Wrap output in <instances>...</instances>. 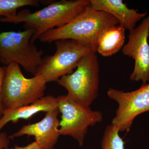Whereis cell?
<instances>
[{"label": "cell", "instance_id": "9a60e30c", "mask_svg": "<svg viewBox=\"0 0 149 149\" xmlns=\"http://www.w3.org/2000/svg\"><path fill=\"white\" fill-rule=\"evenodd\" d=\"M118 128L112 124L108 125L102 141V149H124L125 142L119 135Z\"/></svg>", "mask_w": 149, "mask_h": 149}, {"label": "cell", "instance_id": "e0dca14e", "mask_svg": "<svg viewBox=\"0 0 149 149\" xmlns=\"http://www.w3.org/2000/svg\"><path fill=\"white\" fill-rule=\"evenodd\" d=\"M10 144V140L6 133H0V149L8 148Z\"/></svg>", "mask_w": 149, "mask_h": 149}, {"label": "cell", "instance_id": "30bf717a", "mask_svg": "<svg viewBox=\"0 0 149 149\" xmlns=\"http://www.w3.org/2000/svg\"><path fill=\"white\" fill-rule=\"evenodd\" d=\"M58 107L46 112L45 117L39 122L24 125L20 130L8 136L13 139L27 135L35 137L37 141L44 149H54L61 136L59 132L60 113Z\"/></svg>", "mask_w": 149, "mask_h": 149}, {"label": "cell", "instance_id": "7c38bea8", "mask_svg": "<svg viewBox=\"0 0 149 149\" xmlns=\"http://www.w3.org/2000/svg\"><path fill=\"white\" fill-rule=\"evenodd\" d=\"M56 98L52 95L43 97L33 103L15 109H5L0 118V133L8 123H16L20 119H29L40 112H47L57 107Z\"/></svg>", "mask_w": 149, "mask_h": 149}, {"label": "cell", "instance_id": "2e32d148", "mask_svg": "<svg viewBox=\"0 0 149 149\" xmlns=\"http://www.w3.org/2000/svg\"><path fill=\"white\" fill-rule=\"evenodd\" d=\"M4 74V67L1 66L0 64V118L2 116L4 111L5 109L3 105L2 98V91Z\"/></svg>", "mask_w": 149, "mask_h": 149}, {"label": "cell", "instance_id": "3957f363", "mask_svg": "<svg viewBox=\"0 0 149 149\" xmlns=\"http://www.w3.org/2000/svg\"><path fill=\"white\" fill-rule=\"evenodd\" d=\"M4 68L2 98L5 109L27 105L44 97L47 83L44 77H25L16 63H10Z\"/></svg>", "mask_w": 149, "mask_h": 149}, {"label": "cell", "instance_id": "5b68a950", "mask_svg": "<svg viewBox=\"0 0 149 149\" xmlns=\"http://www.w3.org/2000/svg\"><path fill=\"white\" fill-rule=\"evenodd\" d=\"M34 29L0 33V63H12L21 66L26 72L35 75L42 60V51L31 42Z\"/></svg>", "mask_w": 149, "mask_h": 149}, {"label": "cell", "instance_id": "277c9868", "mask_svg": "<svg viewBox=\"0 0 149 149\" xmlns=\"http://www.w3.org/2000/svg\"><path fill=\"white\" fill-rule=\"evenodd\" d=\"M65 88L67 95L77 103L90 107L98 95L100 66L96 52L80 60L76 70L57 81Z\"/></svg>", "mask_w": 149, "mask_h": 149}, {"label": "cell", "instance_id": "6da1fadb", "mask_svg": "<svg viewBox=\"0 0 149 149\" xmlns=\"http://www.w3.org/2000/svg\"><path fill=\"white\" fill-rule=\"evenodd\" d=\"M90 4V0H62L52 2L34 12L23 10L15 16L1 17L0 21L14 24L24 23L25 29H34L31 42L34 44L44 33L72 21Z\"/></svg>", "mask_w": 149, "mask_h": 149}, {"label": "cell", "instance_id": "52a82bcc", "mask_svg": "<svg viewBox=\"0 0 149 149\" xmlns=\"http://www.w3.org/2000/svg\"><path fill=\"white\" fill-rule=\"evenodd\" d=\"M56 102L61 113L60 135L71 136L82 146L88 128L101 122L102 113L77 103L67 95L58 96Z\"/></svg>", "mask_w": 149, "mask_h": 149}, {"label": "cell", "instance_id": "9c48e42d", "mask_svg": "<svg viewBox=\"0 0 149 149\" xmlns=\"http://www.w3.org/2000/svg\"><path fill=\"white\" fill-rule=\"evenodd\" d=\"M149 16L137 27L129 31L128 40L122 49L123 53L133 58L134 69L130 74L132 81H149Z\"/></svg>", "mask_w": 149, "mask_h": 149}, {"label": "cell", "instance_id": "8fae6325", "mask_svg": "<svg viewBox=\"0 0 149 149\" xmlns=\"http://www.w3.org/2000/svg\"><path fill=\"white\" fill-rule=\"evenodd\" d=\"M92 7L111 15L125 29L136 28V23L146 15L147 13H139L138 10L128 8L122 0H90Z\"/></svg>", "mask_w": 149, "mask_h": 149}, {"label": "cell", "instance_id": "5bb4252c", "mask_svg": "<svg viewBox=\"0 0 149 149\" xmlns=\"http://www.w3.org/2000/svg\"><path fill=\"white\" fill-rule=\"evenodd\" d=\"M40 2L37 0H0V16H15L19 8L27 6H39Z\"/></svg>", "mask_w": 149, "mask_h": 149}, {"label": "cell", "instance_id": "ac0fdd59", "mask_svg": "<svg viewBox=\"0 0 149 149\" xmlns=\"http://www.w3.org/2000/svg\"><path fill=\"white\" fill-rule=\"evenodd\" d=\"M6 149H44L36 141L31 143L29 144L26 146L19 147L17 146H15L13 148H8Z\"/></svg>", "mask_w": 149, "mask_h": 149}, {"label": "cell", "instance_id": "8992f818", "mask_svg": "<svg viewBox=\"0 0 149 149\" xmlns=\"http://www.w3.org/2000/svg\"><path fill=\"white\" fill-rule=\"evenodd\" d=\"M55 53L43 58L35 75L44 77L47 83L57 81L63 76L70 74L84 56L96 52L93 46L72 40L55 42Z\"/></svg>", "mask_w": 149, "mask_h": 149}, {"label": "cell", "instance_id": "7a4b0ae2", "mask_svg": "<svg viewBox=\"0 0 149 149\" xmlns=\"http://www.w3.org/2000/svg\"><path fill=\"white\" fill-rule=\"evenodd\" d=\"M116 18L107 13L96 10L91 4L67 24L49 30L39 37L43 43L59 40H72L93 46L97 50V40L105 28L117 25Z\"/></svg>", "mask_w": 149, "mask_h": 149}, {"label": "cell", "instance_id": "ba28073f", "mask_svg": "<svg viewBox=\"0 0 149 149\" xmlns=\"http://www.w3.org/2000/svg\"><path fill=\"white\" fill-rule=\"evenodd\" d=\"M107 94L118 104L112 124L120 132H129L135 118L149 111V83L143 84L139 89L129 92L109 88Z\"/></svg>", "mask_w": 149, "mask_h": 149}, {"label": "cell", "instance_id": "4fadbf2b", "mask_svg": "<svg viewBox=\"0 0 149 149\" xmlns=\"http://www.w3.org/2000/svg\"><path fill=\"white\" fill-rule=\"evenodd\" d=\"M125 29L119 24L105 28L97 40V52L105 57L117 53L124 45Z\"/></svg>", "mask_w": 149, "mask_h": 149}]
</instances>
